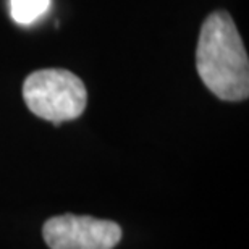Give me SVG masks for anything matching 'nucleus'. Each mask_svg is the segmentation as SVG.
I'll list each match as a JSON object with an SVG mask.
<instances>
[{
    "label": "nucleus",
    "instance_id": "1",
    "mask_svg": "<svg viewBox=\"0 0 249 249\" xmlns=\"http://www.w3.org/2000/svg\"><path fill=\"white\" fill-rule=\"evenodd\" d=\"M199 78L222 101L249 96V60L241 36L227 12H213L201 28L196 49Z\"/></svg>",
    "mask_w": 249,
    "mask_h": 249
},
{
    "label": "nucleus",
    "instance_id": "2",
    "mask_svg": "<svg viewBox=\"0 0 249 249\" xmlns=\"http://www.w3.org/2000/svg\"><path fill=\"white\" fill-rule=\"evenodd\" d=\"M23 99L36 117L60 124L74 120L84 112L88 91L74 73L49 68L34 71L24 79Z\"/></svg>",
    "mask_w": 249,
    "mask_h": 249
},
{
    "label": "nucleus",
    "instance_id": "3",
    "mask_svg": "<svg viewBox=\"0 0 249 249\" xmlns=\"http://www.w3.org/2000/svg\"><path fill=\"white\" fill-rule=\"evenodd\" d=\"M42 235L51 249H113L122 228L110 220L67 213L49 218Z\"/></svg>",
    "mask_w": 249,
    "mask_h": 249
},
{
    "label": "nucleus",
    "instance_id": "4",
    "mask_svg": "<svg viewBox=\"0 0 249 249\" xmlns=\"http://www.w3.org/2000/svg\"><path fill=\"white\" fill-rule=\"evenodd\" d=\"M52 0H10V17L17 24L29 26L42 18Z\"/></svg>",
    "mask_w": 249,
    "mask_h": 249
}]
</instances>
